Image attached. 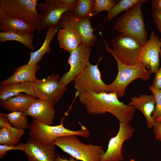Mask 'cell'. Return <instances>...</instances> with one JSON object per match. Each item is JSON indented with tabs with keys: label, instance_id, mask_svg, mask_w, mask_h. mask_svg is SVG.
Returning <instances> with one entry per match:
<instances>
[{
	"label": "cell",
	"instance_id": "1",
	"mask_svg": "<svg viewBox=\"0 0 161 161\" xmlns=\"http://www.w3.org/2000/svg\"><path fill=\"white\" fill-rule=\"evenodd\" d=\"M80 101L85 107L87 113L91 115L109 113L116 117L119 122H130L135 108L120 101L114 93L92 91L78 93Z\"/></svg>",
	"mask_w": 161,
	"mask_h": 161
},
{
	"label": "cell",
	"instance_id": "2",
	"mask_svg": "<svg viewBox=\"0 0 161 161\" xmlns=\"http://www.w3.org/2000/svg\"><path fill=\"white\" fill-rule=\"evenodd\" d=\"M148 1L142 0L125 11L117 19L114 26L120 34L133 38L142 46L148 40L141 7Z\"/></svg>",
	"mask_w": 161,
	"mask_h": 161
},
{
	"label": "cell",
	"instance_id": "3",
	"mask_svg": "<svg viewBox=\"0 0 161 161\" xmlns=\"http://www.w3.org/2000/svg\"><path fill=\"white\" fill-rule=\"evenodd\" d=\"M38 2L37 0H0V8L41 31L43 30L44 19L36 9Z\"/></svg>",
	"mask_w": 161,
	"mask_h": 161
},
{
	"label": "cell",
	"instance_id": "4",
	"mask_svg": "<svg viewBox=\"0 0 161 161\" xmlns=\"http://www.w3.org/2000/svg\"><path fill=\"white\" fill-rule=\"evenodd\" d=\"M53 144L76 159L82 161H101L104 153L103 146L85 144L74 135L59 137Z\"/></svg>",
	"mask_w": 161,
	"mask_h": 161
},
{
	"label": "cell",
	"instance_id": "5",
	"mask_svg": "<svg viewBox=\"0 0 161 161\" xmlns=\"http://www.w3.org/2000/svg\"><path fill=\"white\" fill-rule=\"evenodd\" d=\"M101 36L107 51L123 64L128 66L139 64L140 54L143 46L136 41L129 37L121 34L114 37L111 41L113 49L109 47L101 32Z\"/></svg>",
	"mask_w": 161,
	"mask_h": 161
},
{
	"label": "cell",
	"instance_id": "6",
	"mask_svg": "<svg viewBox=\"0 0 161 161\" xmlns=\"http://www.w3.org/2000/svg\"><path fill=\"white\" fill-rule=\"evenodd\" d=\"M82 129L73 131L65 128L62 121L58 125L52 126L33 120L29 125L30 137L39 141L49 143H53L58 138L65 136L74 135L84 138H88L90 135L86 128L82 126Z\"/></svg>",
	"mask_w": 161,
	"mask_h": 161
},
{
	"label": "cell",
	"instance_id": "7",
	"mask_svg": "<svg viewBox=\"0 0 161 161\" xmlns=\"http://www.w3.org/2000/svg\"><path fill=\"white\" fill-rule=\"evenodd\" d=\"M117 65L118 72L114 80L108 84V92L114 93L118 97H123L125 94L127 86L137 78L143 80H148L151 73L140 64L128 66L121 63L115 57Z\"/></svg>",
	"mask_w": 161,
	"mask_h": 161
},
{
	"label": "cell",
	"instance_id": "8",
	"mask_svg": "<svg viewBox=\"0 0 161 161\" xmlns=\"http://www.w3.org/2000/svg\"><path fill=\"white\" fill-rule=\"evenodd\" d=\"M32 83L36 97L54 105L58 102L67 90L66 86L61 83L59 75L55 74L43 79L36 78Z\"/></svg>",
	"mask_w": 161,
	"mask_h": 161
},
{
	"label": "cell",
	"instance_id": "9",
	"mask_svg": "<svg viewBox=\"0 0 161 161\" xmlns=\"http://www.w3.org/2000/svg\"><path fill=\"white\" fill-rule=\"evenodd\" d=\"M102 57H100L95 65L90 62L83 71L74 80V87L78 93L92 91L95 93L108 92V84L101 78L98 65Z\"/></svg>",
	"mask_w": 161,
	"mask_h": 161
},
{
	"label": "cell",
	"instance_id": "10",
	"mask_svg": "<svg viewBox=\"0 0 161 161\" xmlns=\"http://www.w3.org/2000/svg\"><path fill=\"white\" fill-rule=\"evenodd\" d=\"M90 18L82 19L77 17L71 11L66 12L62 16L58 26L60 28H68L75 31L81 39V44L94 46L97 36L93 34Z\"/></svg>",
	"mask_w": 161,
	"mask_h": 161
},
{
	"label": "cell",
	"instance_id": "11",
	"mask_svg": "<svg viewBox=\"0 0 161 161\" xmlns=\"http://www.w3.org/2000/svg\"><path fill=\"white\" fill-rule=\"evenodd\" d=\"M91 47L81 44L70 54L68 61L70 68L60 78L61 83L66 86L74 80L83 71L90 62Z\"/></svg>",
	"mask_w": 161,
	"mask_h": 161
},
{
	"label": "cell",
	"instance_id": "12",
	"mask_svg": "<svg viewBox=\"0 0 161 161\" xmlns=\"http://www.w3.org/2000/svg\"><path fill=\"white\" fill-rule=\"evenodd\" d=\"M135 130L130 122H120L118 132L115 136L110 139L107 149L102 156L101 161L123 160V145L125 142L131 139Z\"/></svg>",
	"mask_w": 161,
	"mask_h": 161
},
{
	"label": "cell",
	"instance_id": "13",
	"mask_svg": "<svg viewBox=\"0 0 161 161\" xmlns=\"http://www.w3.org/2000/svg\"><path fill=\"white\" fill-rule=\"evenodd\" d=\"M77 1L71 5L64 4L61 0H45L43 3H38L39 13L44 19L43 30L58 26L63 14L67 11H72L75 7Z\"/></svg>",
	"mask_w": 161,
	"mask_h": 161
},
{
	"label": "cell",
	"instance_id": "14",
	"mask_svg": "<svg viewBox=\"0 0 161 161\" xmlns=\"http://www.w3.org/2000/svg\"><path fill=\"white\" fill-rule=\"evenodd\" d=\"M161 49L160 39L153 31L149 39L143 47L139 58L140 64L151 73H155L159 68V55Z\"/></svg>",
	"mask_w": 161,
	"mask_h": 161
},
{
	"label": "cell",
	"instance_id": "15",
	"mask_svg": "<svg viewBox=\"0 0 161 161\" xmlns=\"http://www.w3.org/2000/svg\"><path fill=\"white\" fill-rule=\"evenodd\" d=\"M55 145L30 137L25 144L24 152L28 161H56Z\"/></svg>",
	"mask_w": 161,
	"mask_h": 161
},
{
	"label": "cell",
	"instance_id": "16",
	"mask_svg": "<svg viewBox=\"0 0 161 161\" xmlns=\"http://www.w3.org/2000/svg\"><path fill=\"white\" fill-rule=\"evenodd\" d=\"M24 113L33 120L48 125L52 124L55 116L54 104L39 99H35Z\"/></svg>",
	"mask_w": 161,
	"mask_h": 161
},
{
	"label": "cell",
	"instance_id": "17",
	"mask_svg": "<svg viewBox=\"0 0 161 161\" xmlns=\"http://www.w3.org/2000/svg\"><path fill=\"white\" fill-rule=\"evenodd\" d=\"M155 101L154 95L144 94L138 97H133L129 103V105L140 110L144 115L148 128L151 129L156 121L152 117L155 108Z\"/></svg>",
	"mask_w": 161,
	"mask_h": 161
},
{
	"label": "cell",
	"instance_id": "18",
	"mask_svg": "<svg viewBox=\"0 0 161 161\" xmlns=\"http://www.w3.org/2000/svg\"><path fill=\"white\" fill-rule=\"evenodd\" d=\"M0 29L4 32L18 33H32L35 30L22 21L6 13L1 8Z\"/></svg>",
	"mask_w": 161,
	"mask_h": 161
},
{
	"label": "cell",
	"instance_id": "19",
	"mask_svg": "<svg viewBox=\"0 0 161 161\" xmlns=\"http://www.w3.org/2000/svg\"><path fill=\"white\" fill-rule=\"evenodd\" d=\"M38 64L36 66L27 64L19 66L16 69L13 74L7 79L2 81L1 85L16 83L32 82L37 78V71L40 69Z\"/></svg>",
	"mask_w": 161,
	"mask_h": 161
},
{
	"label": "cell",
	"instance_id": "20",
	"mask_svg": "<svg viewBox=\"0 0 161 161\" xmlns=\"http://www.w3.org/2000/svg\"><path fill=\"white\" fill-rule=\"evenodd\" d=\"M36 99L27 94L21 93L11 97L5 100H0L1 106L10 112H24L29 108Z\"/></svg>",
	"mask_w": 161,
	"mask_h": 161
},
{
	"label": "cell",
	"instance_id": "21",
	"mask_svg": "<svg viewBox=\"0 0 161 161\" xmlns=\"http://www.w3.org/2000/svg\"><path fill=\"white\" fill-rule=\"evenodd\" d=\"M21 92L36 97L32 86V82L16 83L2 85L0 87L1 100H5L18 95Z\"/></svg>",
	"mask_w": 161,
	"mask_h": 161
},
{
	"label": "cell",
	"instance_id": "22",
	"mask_svg": "<svg viewBox=\"0 0 161 161\" xmlns=\"http://www.w3.org/2000/svg\"><path fill=\"white\" fill-rule=\"evenodd\" d=\"M58 40L61 48L70 54L81 44V39L75 31L68 28H63L57 32Z\"/></svg>",
	"mask_w": 161,
	"mask_h": 161
},
{
	"label": "cell",
	"instance_id": "23",
	"mask_svg": "<svg viewBox=\"0 0 161 161\" xmlns=\"http://www.w3.org/2000/svg\"><path fill=\"white\" fill-rule=\"evenodd\" d=\"M60 27L58 26L55 27H50L47 31L45 38L41 47L37 50L30 52V59L27 63L29 65L36 66L46 53L51 52L50 43Z\"/></svg>",
	"mask_w": 161,
	"mask_h": 161
},
{
	"label": "cell",
	"instance_id": "24",
	"mask_svg": "<svg viewBox=\"0 0 161 161\" xmlns=\"http://www.w3.org/2000/svg\"><path fill=\"white\" fill-rule=\"evenodd\" d=\"M34 35L32 33H18L6 32L1 31L0 32V42H3L9 41L19 42L28 49L33 50L34 49L32 43Z\"/></svg>",
	"mask_w": 161,
	"mask_h": 161
},
{
	"label": "cell",
	"instance_id": "25",
	"mask_svg": "<svg viewBox=\"0 0 161 161\" xmlns=\"http://www.w3.org/2000/svg\"><path fill=\"white\" fill-rule=\"evenodd\" d=\"M95 4L94 0H78L76 6L72 11L80 18H90L94 16Z\"/></svg>",
	"mask_w": 161,
	"mask_h": 161
},
{
	"label": "cell",
	"instance_id": "26",
	"mask_svg": "<svg viewBox=\"0 0 161 161\" xmlns=\"http://www.w3.org/2000/svg\"><path fill=\"white\" fill-rule=\"evenodd\" d=\"M142 0H121L116 3L108 12L106 17L108 21L111 20L121 12L130 9Z\"/></svg>",
	"mask_w": 161,
	"mask_h": 161
},
{
	"label": "cell",
	"instance_id": "27",
	"mask_svg": "<svg viewBox=\"0 0 161 161\" xmlns=\"http://www.w3.org/2000/svg\"><path fill=\"white\" fill-rule=\"evenodd\" d=\"M7 115L9 122L13 127L23 129L29 128L28 119L24 112H10L7 114Z\"/></svg>",
	"mask_w": 161,
	"mask_h": 161
},
{
	"label": "cell",
	"instance_id": "28",
	"mask_svg": "<svg viewBox=\"0 0 161 161\" xmlns=\"http://www.w3.org/2000/svg\"><path fill=\"white\" fill-rule=\"evenodd\" d=\"M0 127V144L8 145H16L20 139L8 128L3 126Z\"/></svg>",
	"mask_w": 161,
	"mask_h": 161
},
{
	"label": "cell",
	"instance_id": "29",
	"mask_svg": "<svg viewBox=\"0 0 161 161\" xmlns=\"http://www.w3.org/2000/svg\"><path fill=\"white\" fill-rule=\"evenodd\" d=\"M149 88L155 98V106L152 117L155 121L161 116V89H156L151 86H149Z\"/></svg>",
	"mask_w": 161,
	"mask_h": 161
},
{
	"label": "cell",
	"instance_id": "30",
	"mask_svg": "<svg viewBox=\"0 0 161 161\" xmlns=\"http://www.w3.org/2000/svg\"><path fill=\"white\" fill-rule=\"evenodd\" d=\"M95 1L94 15L103 11L108 12L116 4L113 0H95Z\"/></svg>",
	"mask_w": 161,
	"mask_h": 161
},
{
	"label": "cell",
	"instance_id": "31",
	"mask_svg": "<svg viewBox=\"0 0 161 161\" xmlns=\"http://www.w3.org/2000/svg\"><path fill=\"white\" fill-rule=\"evenodd\" d=\"M3 126L9 129L20 139L24 132V129H17L12 126L8 120L7 114L0 113V127Z\"/></svg>",
	"mask_w": 161,
	"mask_h": 161
},
{
	"label": "cell",
	"instance_id": "32",
	"mask_svg": "<svg viewBox=\"0 0 161 161\" xmlns=\"http://www.w3.org/2000/svg\"><path fill=\"white\" fill-rule=\"evenodd\" d=\"M25 147V144L20 143L15 145H8L0 144V158L5 155L6 152L12 150H17L24 151Z\"/></svg>",
	"mask_w": 161,
	"mask_h": 161
},
{
	"label": "cell",
	"instance_id": "33",
	"mask_svg": "<svg viewBox=\"0 0 161 161\" xmlns=\"http://www.w3.org/2000/svg\"><path fill=\"white\" fill-rule=\"evenodd\" d=\"M161 58V49L160 52ZM155 76L152 82L151 86L158 89H161V66L155 72Z\"/></svg>",
	"mask_w": 161,
	"mask_h": 161
},
{
	"label": "cell",
	"instance_id": "34",
	"mask_svg": "<svg viewBox=\"0 0 161 161\" xmlns=\"http://www.w3.org/2000/svg\"><path fill=\"white\" fill-rule=\"evenodd\" d=\"M153 127L155 138L161 142V122H156Z\"/></svg>",
	"mask_w": 161,
	"mask_h": 161
},
{
	"label": "cell",
	"instance_id": "35",
	"mask_svg": "<svg viewBox=\"0 0 161 161\" xmlns=\"http://www.w3.org/2000/svg\"><path fill=\"white\" fill-rule=\"evenodd\" d=\"M152 16L161 35V13L152 12Z\"/></svg>",
	"mask_w": 161,
	"mask_h": 161
},
{
	"label": "cell",
	"instance_id": "36",
	"mask_svg": "<svg viewBox=\"0 0 161 161\" xmlns=\"http://www.w3.org/2000/svg\"><path fill=\"white\" fill-rule=\"evenodd\" d=\"M151 10L152 12L161 13V0H152Z\"/></svg>",
	"mask_w": 161,
	"mask_h": 161
},
{
	"label": "cell",
	"instance_id": "37",
	"mask_svg": "<svg viewBox=\"0 0 161 161\" xmlns=\"http://www.w3.org/2000/svg\"><path fill=\"white\" fill-rule=\"evenodd\" d=\"M56 161H78L73 157L71 156L69 159L68 160L66 158H61L59 155L58 154Z\"/></svg>",
	"mask_w": 161,
	"mask_h": 161
},
{
	"label": "cell",
	"instance_id": "38",
	"mask_svg": "<svg viewBox=\"0 0 161 161\" xmlns=\"http://www.w3.org/2000/svg\"><path fill=\"white\" fill-rule=\"evenodd\" d=\"M78 0H61L62 2L66 5H71L76 3Z\"/></svg>",
	"mask_w": 161,
	"mask_h": 161
},
{
	"label": "cell",
	"instance_id": "39",
	"mask_svg": "<svg viewBox=\"0 0 161 161\" xmlns=\"http://www.w3.org/2000/svg\"><path fill=\"white\" fill-rule=\"evenodd\" d=\"M156 122H161V116L155 120Z\"/></svg>",
	"mask_w": 161,
	"mask_h": 161
},
{
	"label": "cell",
	"instance_id": "40",
	"mask_svg": "<svg viewBox=\"0 0 161 161\" xmlns=\"http://www.w3.org/2000/svg\"><path fill=\"white\" fill-rule=\"evenodd\" d=\"M130 161H135V160L134 159H131V160Z\"/></svg>",
	"mask_w": 161,
	"mask_h": 161
},
{
	"label": "cell",
	"instance_id": "41",
	"mask_svg": "<svg viewBox=\"0 0 161 161\" xmlns=\"http://www.w3.org/2000/svg\"><path fill=\"white\" fill-rule=\"evenodd\" d=\"M160 40L161 41V38H160Z\"/></svg>",
	"mask_w": 161,
	"mask_h": 161
}]
</instances>
